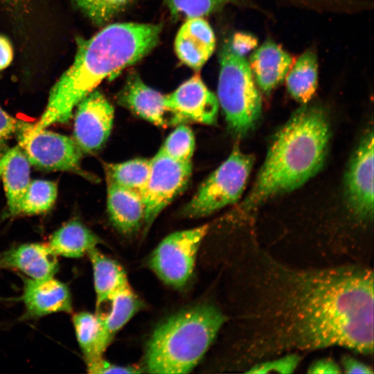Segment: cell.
<instances>
[{
	"mask_svg": "<svg viewBox=\"0 0 374 374\" xmlns=\"http://www.w3.org/2000/svg\"><path fill=\"white\" fill-rule=\"evenodd\" d=\"M247 285L240 368L290 353L373 352V273L362 265L298 269L255 240L243 247Z\"/></svg>",
	"mask_w": 374,
	"mask_h": 374,
	"instance_id": "obj_1",
	"label": "cell"
},
{
	"mask_svg": "<svg viewBox=\"0 0 374 374\" xmlns=\"http://www.w3.org/2000/svg\"><path fill=\"white\" fill-rule=\"evenodd\" d=\"M161 27L140 23L105 26L89 39L78 40L74 61L51 90L36 129L67 121L75 106L105 79L136 63L158 44Z\"/></svg>",
	"mask_w": 374,
	"mask_h": 374,
	"instance_id": "obj_2",
	"label": "cell"
},
{
	"mask_svg": "<svg viewBox=\"0 0 374 374\" xmlns=\"http://www.w3.org/2000/svg\"><path fill=\"white\" fill-rule=\"evenodd\" d=\"M330 139L323 109L304 105L276 134L241 208L248 211L305 183L322 168Z\"/></svg>",
	"mask_w": 374,
	"mask_h": 374,
	"instance_id": "obj_3",
	"label": "cell"
},
{
	"mask_svg": "<svg viewBox=\"0 0 374 374\" xmlns=\"http://www.w3.org/2000/svg\"><path fill=\"white\" fill-rule=\"evenodd\" d=\"M226 320L215 306L195 305L170 317L153 332L145 353L146 371L190 372L204 357Z\"/></svg>",
	"mask_w": 374,
	"mask_h": 374,
	"instance_id": "obj_4",
	"label": "cell"
},
{
	"mask_svg": "<svg viewBox=\"0 0 374 374\" xmlns=\"http://www.w3.org/2000/svg\"><path fill=\"white\" fill-rule=\"evenodd\" d=\"M217 100L230 131L242 137L252 130L262 113V101L249 62L226 43L220 53Z\"/></svg>",
	"mask_w": 374,
	"mask_h": 374,
	"instance_id": "obj_5",
	"label": "cell"
},
{
	"mask_svg": "<svg viewBox=\"0 0 374 374\" xmlns=\"http://www.w3.org/2000/svg\"><path fill=\"white\" fill-rule=\"evenodd\" d=\"M253 165V157L235 146L229 157L202 183L183 208L188 217L207 216L238 200Z\"/></svg>",
	"mask_w": 374,
	"mask_h": 374,
	"instance_id": "obj_6",
	"label": "cell"
},
{
	"mask_svg": "<svg viewBox=\"0 0 374 374\" xmlns=\"http://www.w3.org/2000/svg\"><path fill=\"white\" fill-rule=\"evenodd\" d=\"M208 229L205 224L166 237L150 256L152 270L170 286H184L192 276L199 245Z\"/></svg>",
	"mask_w": 374,
	"mask_h": 374,
	"instance_id": "obj_7",
	"label": "cell"
},
{
	"mask_svg": "<svg viewBox=\"0 0 374 374\" xmlns=\"http://www.w3.org/2000/svg\"><path fill=\"white\" fill-rule=\"evenodd\" d=\"M33 123L20 121L17 131L18 146L30 163L47 170H62L82 175V152L72 139Z\"/></svg>",
	"mask_w": 374,
	"mask_h": 374,
	"instance_id": "obj_8",
	"label": "cell"
},
{
	"mask_svg": "<svg viewBox=\"0 0 374 374\" xmlns=\"http://www.w3.org/2000/svg\"><path fill=\"white\" fill-rule=\"evenodd\" d=\"M191 171V163L177 161L159 151L150 159L149 177L141 193L145 231L161 211L184 190Z\"/></svg>",
	"mask_w": 374,
	"mask_h": 374,
	"instance_id": "obj_9",
	"label": "cell"
},
{
	"mask_svg": "<svg viewBox=\"0 0 374 374\" xmlns=\"http://www.w3.org/2000/svg\"><path fill=\"white\" fill-rule=\"evenodd\" d=\"M373 143L371 130L354 152L344 179L348 207L356 218L362 221L373 217Z\"/></svg>",
	"mask_w": 374,
	"mask_h": 374,
	"instance_id": "obj_10",
	"label": "cell"
},
{
	"mask_svg": "<svg viewBox=\"0 0 374 374\" xmlns=\"http://www.w3.org/2000/svg\"><path fill=\"white\" fill-rule=\"evenodd\" d=\"M73 137L82 152L98 150L107 140L113 125L114 108L98 91H93L78 105Z\"/></svg>",
	"mask_w": 374,
	"mask_h": 374,
	"instance_id": "obj_11",
	"label": "cell"
},
{
	"mask_svg": "<svg viewBox=\"0 0 374 374\" xmlns=\"http://www.w3.org/2000/svg\"><path fill=\"white\" fill-rule=\"evenodd\" d=\"M168 106L183 123L196 122L215 124L217 118L219 102L196 74L182 83L172 93L166 95Z\"/></svg>",
	"mask_w": 374,
	"mask_h": 374,
	"instance_id": "obj_12",
	"label": "cell"
},
{
	"mask_svg": "<svg viewBox=\"0 0 374 374\" xmlns=\"http://www.w3.org/2000/svg\"><path fill=\"white\" fill-rule=\"evenodd\" d=\"M118 100L121 105L156 125L166 127L184 123L168 106L166 96L146 85L136 73L129 76Z\"/></svg>",
	"mask_w": 374,
	"mask_h": 374,
	"instance_id": "obj_13",
	"label": "cell"
},
{
	"mask_svg": "<svg viewBox=\"0 0 374 374\" xmlns=\"http://www.w3.org/2000/svg\"><path fill=\"white\" fill-rule=\"evenodd\" d=\"M21 299L29 317H39L52 313L72 311L69 288L53 277L46 280L24 279Z\"/></svg>",
	"mask_w": 374,
	"mask_h": 374,
	"instance_id": "obj_14",
	"label": "cell"
},
{
	"mask_svg": "<svg viewBox=\"0 0 374 374\" xmlns=\"http://www.w3.org/2000/svg\"><path fill=\"white\" fill-rule=\"evenodd\" d=\"M215 46L213 29L202 17L188 18L181 26L175 41L179 59L197 71L211 56Z\"/></svg>",
	"mask_w": 374,
	"mask_h": 374,
	"instance_id": "obj_15",
	"label": "cell"
},
{
	"mask_svg": "<svg viewBox=\"0 0 374 374\" xmlns=\"http://www.w3.org/2000/svg\"><path fill=\"white\" fill-rule=\"evenodd\" d=\"M0 267L16 269L34 280L53 278L58 270L57 256L47 244L19 245L0 255Z\"/></svg>",
	"mask_w": 374,
	"mask_h": 374,
	"instance_id": "obj_16",
	"label": "cell"
},
{
	"mask_svg": "<svg viewBox=\"0 0 374 374\" xmlns=\"http://www.w3.org/2000/svg\"><path fill=\"white\" fill-rule=\"evenodd\" d=\"M292 63L290 54L274 42L266 41L251 55L249 65L256 84L268 93L285 78Z\"/></svg>",
	"mask_w": 374,
	"mask_h": 374,
	"instance_id": "obj_17",
	"label": "cell"
},
{
	"mask_svg": "<svg viewBox=\"0 0 374 374\" xmlns=\"http://www.w3.org/2000/svg\"><path fill=\"white\" fill-rule=\"evenodd\" d=\"M107 205L112 224L123 234L135 233L143 223L145 206L136 192L107 181Z\"/></svg>",
	"mask_w": 374,
	"mask_h": 374,
	"instance_id": "obj_18",
	"label": "cell"
},
{
	"mask_svg": "<svg viewBox=\"0 0 374 374\" xmlns=\"http://www.w3.org/2000/svg\"><path fill=\"white\" fill-rule=\"evenodd\" d=\"M30 162L17 145L11 149L0 162V172L9 212L19 215V208L30 182Z\"/></svg>",
	"mask_w": 374,
	"mask_h": 374,
	"instance_id": "obj_19",
	"label": "cell"
},
{
	"mask_svg": "<svg viewBox=\"0 0 374 374\" xmlns=\"http://www.w3.org/2000/svg\"><path fill=\"white\" fill-rule=\"evenodd\" d=\"M91 262L96 306L100 307L119 291L130 286L123 268L96 247L87 252Z\"/></svg>",
	"mask_w": 374,
	"mask_h": 374,
	"instance_id": "obj_20",
	"label": "cell"
},
{
	"mask_svg": "<svg viewBox=\"0 0 374 374\" xmlns=\"http://www.w3.org/2000/svg\"><path fill=\"white\" fill-rule=\"evenodd\" d=\"M100 242L83 224L72 220L54 232L47 244L57 256L80 258Z\"/></svg>",
	"mask_w": 374,
	"mask_h": 374,
	"instance_id": "obj_21",
	"label": "cell"
},
{
	"mask_svg": "<svg viewBox=\"0 0 374 374\" xmlns=\"http://www.w3.org/2000/svg\"><path fill=\"white\" fill-rule=\"evenodd\" d=\"M289 93L297 101L308 103L316 92L318 84V62L314 53L308 51L291 66L286 76Z\"/></svg>",
	"mask_w": 374,
	"mask_h": 374,
	"instance_id": "obj_22",
	"label": "cell"
},
{
	"mask_svg": "<svg viewBox=\"0 0 374 374\" xmlns=\"http://www.w3.org/2000/svg\"><path fill=\"white\" fill-rule=\"evenodd\" d=\"M110 310L100 314L103 337L105 346L109 345L116 334L141 310L142 302L129 286L117 292L109 301Z\"/></svg>",
	"mask_w": 374,
	"mask_h": 374,
	"instance_id": "obj_23",
	"label": "cell"
},
{
	"mask_svg": "<svg viewBox=\"0 0 374 374\" xmlns=\"http://www.w3.org/2000/svg\"><path fill=\"white\" fill-rule=\"evenodd\" d=\"M72 319L77 340L85 360L103 356L107 347L103 341L100 314L81 312L75 314Z\"/></svg>",
	"mask_w": 374,
	"mask_h": 374,
	"instance_id": "obj_24",
	"label": "cell"
},
{
	"mask_svg": "<svg viewBox=\"0 0 374 374\" xmlns=\"http://www.w3.org/2000/svg\"><path fill=\"white\" fill-rule=\"evenodd\" d=\"M150 170V159H134L118 163H107V181L141 193L147 184Z\"/></svg>",
	"mask_w": 374,
	"mask_h": 374,
	"instance_id": "obj_25",
	"label": "cell"
},
{
	"mask_svg": "<svg viewBox=\"0 0 374 374\" xmlns=\"http://www.w3.org/2000/svg\"><path fill=\"white\" fill-rule=\"evenodd\" d=\"M57 195L55 183L42 179L30 181L23 197L19 215H36L48 211Z\"/></svg>",
	"mask_w": 374,
	"mask_h": 374,
	"instance_id": "obj_26",
	"label": "cell"
},
{
	"mask_svg": "<svg viewBox=\"0 0 374 374\" xmlns=\"http://www.w3.org/2000/svg\"><path fill=\"white\" fill-rule=\"evenodd\" d=\"M195 145L192 130L180 124L166 138L159 151L177 161L191 163Z\"/></svg>",
	"mask_w": 374,
	"mask_h": 374,
	"instance_id": "obj_27",
	"label": "cell"
},
{
	"mask_svg": "<svg viewBox=\"0 0 374 374\" xmlns=\"http://www.w3.org/2000/svg\"><path fill=\"white\" fill-rule=\"evenodd\" d=\"M98 25L108 22L136 0H73Z\"/></svg>",
	"mask_w": 374,
	"mask_h": 374,
	"instance_id": "obj_28",
	"label": "cell"
},
{
	"mask_svg": "<svg viewBox=\"0 0 374 374\" xmlns=\"http://www.w3.org/2000/svg\"><path fill=\"white\" fill-rule=\"evenodd\" d=\"M174 16H184L187 19L202 17L214 12L231 0H165Z\"/></svg>",
	"mask_w": 374,
	"mask_h": 374,
	"instance_id": "obj_29",
	"label": "cell"
},
{
	"mask_svg": "<svg viewBox=\"0 0 374 374\" xmlns=\"http://www.w3.org/2000/svg\"><path fill=\"white\" fill-rule=\"evenodd\" d=\"M301 361L298 353H290L257 362L245 371L247 373H291Z\"/></svg>",
	"mask_w": 374,
	"mask_h": 374,
	"instance_id": "obj_30",
	"label": "cell"
},
{
	"mask_svg": "<svg viewBox=\"0 0 374 374\" xmlns=\"http://www.w3.org/2000/svg\"><path fill=\"white\" fill-rule=\"evenodd\" d=\"M87 371L93 374L103 373H139L142 372L140 368L132 366H119L103 359L99 356L85 360Z\"/></svg>",
	"mask_w": 374,
	"mask_h": 374,
	"instance_id": "obj_31",
	"label": "cell"
},
{
	"mask_svg": "<svg viewBox=\"0 0 374 374\" xmlns=\"http://www.w3.org/2000/svg\"><path fill=\"white\" fill-rule=\"evenodd\" d=\"M227 44L234 53L244 56L257 46L258 41L255 37L250 34L237 33Z\"/></svg>",
	"mask_w": 374,
	"mask_h": 374,
	"instance_id": "obj_32",
	"label": "cell"
},
{
	"mask_svg": "<svg viewBox=\"0 0 374 374\" xmlns=\"http://www.w3.org/2000/svg\"><path fill=\"white\" fill-rule=\"evenodd\" d=\"M20 121L8 114L0 106V145L17 132Z\"/></svg>",
	"mask_w": 374,
	"mask_h": 374,
	"instance_id": "obj_33",
	"label": "cell"
},
{
	"mask_svg": "<svg viewBox=\"0 0 374 374\" xmlns=\"http://www.w3.org/2000/svg\"><path fill=\"white\" fill-rule=\"evenodd\" d=\"M307 372L314 374L340 373H341V369L332 359L324 358L318 359L312 363Z\"/></svg>",
	"mask_w": 374,
	"mask_h": 374,
	"instance_id": "obj_34",
	"label": "cell"
},
{
	"mask_svg": "<svg viewBox=\"0 0 374 374\" xmlns=\"http://www.w3.org/2000/svg\"><path fill=\"white\" fill-rule=\"evenodd\" d=\"M341 366L345 373H373L371 367L349 355L342 357Z\"/></svg>",
	"mask_w": 374,
	"mask_h": 374,
	"instance_id": "obj_35",
	"label": "cell"
},
{
	"mask_svg": "<svg viewBox=\"0 0 374 374\" xmlns=\"http://www.w3.org/2000/svg\"><path fill=\"white\" fill-rule=\"evenodd\" d=\"M13 58V49L7 37L0 35V70L7 68Z\"/></svg>",
	"mask_w": 374,
	"mask_h": 374,
	"instance_id": "obj_36",
	"label": "cell"
},
{
	"mask_svg": "<svg viewBox=\"0 0 374 374\" xmlns=\"http://www.w3.org/2000/svg\"><path fill=\"white\" fill-rule=\"evenodd\" d=\"M30 0H1L9 8L21 10L28 5Z\"/></svg>",
	"mask_w": 374,
	"mask_h": 374,
	"instance_id": "obj_37",
	"label": "cell"
}]
</instances>
